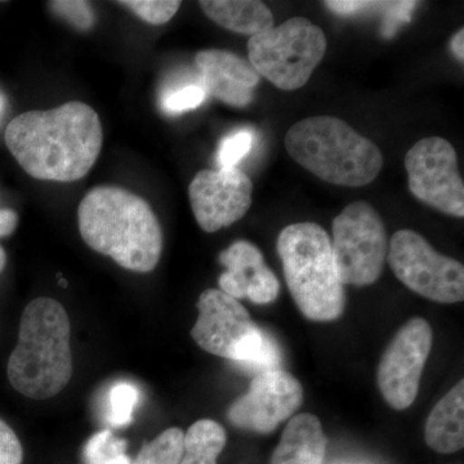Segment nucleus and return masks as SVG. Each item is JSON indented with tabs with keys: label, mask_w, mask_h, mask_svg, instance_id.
<instances>
[{
	"label": "nucleus",
	"mask_w": 464,
	"mask_h": 464,
	"mask_svg": "<svg viewBox=\"0 0 464 464\" xmlns=\"http://www.w3.org/2000/svg\"><path fill=\"white\" fill-rule=\"evenodd\" d=\"M5 141L33 179L74 182L96 164L103 130L94 109L70 101L56 109L33 110L16 116L5 130Z\"/></svg>",
	"instance_id": "nucleus-1"
},
{
	"label": "nucleus",
	"mask_w": 464,
	"mask_h": 464,
	"mask_svg": "<svg viewBox=\"0 0 464 464\" xmlns=\"http://www.w3.org/2000/svg\"><path fill=\"white\" fill-rule=\"evenodd\" d=\"M79 231L91 249L134 273H150L163 252V232L154 210L139 195L100 186L78 208Z\"/></svg>",
	"instance_id": "nucleus-2"
},
{
	"label": "nucleus",
	"mask_w": 464,
	"mask_h": 464,
	"mask_svg": "<svg viewBox=\"0 0 464 464\" xmlns=\"http://www.w3.org/2000/svg\"><path fill=\"white\" fill-rule=\"evenodd\" d=\"M70 320L60 302L34 299L21 317L18 342L8 360L12 387L26 398L51 399L72 377Z\"/></svg>",
	"instance_id": "nucleus-3"
},
{
	"label": "nucleus",
	"mask_w": 464,
	"mask_h": 464,
	"mask_svg": "<svg viewBox=\"0 0 464 464\" xmlns=\"http://www.w3.org/2000/svg\"><path fill=\"white\" fill-rule=\"evenodd\" d=\"M285 148L299 166L344 188L369 185L383 168L377 145L334 116L302 119L286 133Z\"/></svg>",
	"instance_id": "nucleus-4"
},
{
	"label": "nucleus",
	"mask_w": 464,
	"mask_h": 464,
	"mask_svg": "<svg viewBox=\"0 0 464 464\" xmlns=\"http://www.w3.org/2000/svg\"><path fill=\"white\" fill-rule=\"evenodd\" d=\"M276 248L286 285L302 315L319 323L340 319L346 295L328 232L314 222L289 225L280 232Z\"/></svg>",
	"instance_id": "nucleus-5"
},
{
	"label": "nucleus",
	"mask_w": 464,
	"mask_h": 464,
	"mask_svg": "<svg viewBox=\"0 0 464 464\" xmlns=\"http://www.w3.org/2000/svg\"><path fill=\"white\" fill-rule=\"evenodd\" d=\"M198 310L199 317L191 329L198 346L256 375L279 371L282 353L276 341L253 322L237 299L219 289H207L200 295Z\"/></svg>",
	"instance_id": "nucleus-6"
},
{
	"label": "nucleus",
	"mask_w": 464,
	"mask_h": 464,
	"mask_svg": "<svg viewBox=\"0 0 464 464\" xmlns=\"http://www.w3.org/2000/svg\"><path fill=\"white\" fill-rule=\"evenodd\" d=\"M325 34L304 17H292L282 25L250 36L249 63L275 87L295 91L304 87L325 56Z\"/></svg>",
	"instance_id": "nucleus-7"
},
{
	"label": "nucleus",
	"mask_w": 464,
	"mask_h": 464,
	"mask_svg": "<svg viewBox=\"0 0 464 464\" xmlns=\"http://www.w3.org/2000/svg\"><path fill=\"white\" fill-rule=\"evenodd\" d=\"M333 256L343 285L368 286L380 279L389 240L380 213L371 204H348L333 222Z\"/></svg>",
	"instance_id": "nucleus-8"
},
{
	"label": "nucleus",
	"mask_w": 464,
	"mask_h": 464,
	"mask_svg": "<svg viewBox=\"0 0 464 464\" xmlns=\"http://www.w3.org/2000/svg\"><path fill=\"white\" fill-rule=\"evenodd\" d=\"M387 261L400 282L420 297L439 304L463 301V265L440 255L418 232H395L389 243Z\"/></svg>",
	"instance_id": "nucleus-9"
},
{
	"label": "nucleus",
	"mask_w": 464,
	"mask_h": 464,
	"mask_svg": "<svg viewBox=\"0 0 464 464\" xmlns=\"http://www.w3.org/2000/svg\"><path fill=\"white\" fill-rule=\"evenodd\" d=\"M409 188L417 199L445 215L463 218L464 183L456 149L448 140L429 137L406 152Z\"/></svg>",
	"instance_id": "nucleus-10"
},
{
	"label": "nucleus",
	"mask_w": 464,
	"mask_h": 464,
	"mask_svg": "<svg viewBox=\"0 0 464 464\" xmlns=\"http://www.w3.org/2000/svg\"><path fill=\"white\" fill-rule=\"evenodd\" d=\"M431 346V325L422 317H413L384 351L378 366V387L387 404L396 411L408 409L417 399Z\"/></svg>",
	"instance_id": "nucleus-11"
},
{
	"label": "nucleus",
	"mask_w": 464,
	"mask_h": 464,
	"mask_svg": "<svg viewBox=\"0 0 464 464\" xmlns=\"http://www.w3.org/2000/svg\"><path fill=\"white\" fill-rule=\"evenodd\" d=\"M304 404V387L288 372L257 374L249 391L230 406L227 418L237 429L268 435L292 418Z\"/></svg>",
	"instance_id": "nucleus-12"
},
{
	"label": "nucleus",
	"mask_w": 464,
	"mask_h": 464,
	"mask_svg": "<svg viewBox=\"0 0 464 464\" xmlns=\"http://www.w3.org/2000/svg\"><path fill=\"white\" fill-rule=\"evenodd\" d=\"M253 183L237 168L200 170L188 188L198 225L217 232L239 221L252 206Z\"/></svg>",
	"instance_id": "nucleus-13"
},
{
	"label": "nucleus",
	"mask_w": 464,
	"mask_h": 464,
	"mask_svg": "<svg viewBox=\"0 0 464 464\" xmlns=\"http://www.w3.org/2000/svg\"><path fill=\"white\" fill-rule=\"evenodd\" d=\"M219 262L226 267L218 279L219 290L230 297L248 298L256 304H273L279 297V279L255 244L235 241L219 255Z\"/></svg>",
	"instance_id": "nucleus-14"
},
{
	"label": "nucleus",
	"mask_w": 464,
	"mask_h": 464,
	"mask_svg": "<svg viewBox=\"0 0 464 464\" xmlns=\"http://www.w3.org/2000/svg\"><path fill=\"white\" fill-rule=\"evenodd\" d=\"M195 63L207 96L232 108L250 105L261 76L248 60L230 51L204 50L197 54Z\"/></svg>",
	"instance_id": "nucleus-15"
},
{
	"label": "nucleus",
	"mask_w": 464,
	"mask_h": 464,
	"mask_svg": "<svg viewBox=\"0 0 464 464\" xmlns=\"http://www.w3.org/2000/svg\"><path fill=\"white\" fill-rule=\"evenodd\" d=\"M326 445L328 440L316 415H295L286 424L271 464H323Z\"/></svg>",
	"instance_id": "nucleus-16"
},
{
	"label": "nucleus",
	"mask_w": 464,
	"mask_h": 464,
	"mask_svg": "<svg viewBox=\"0 0 464 464\" xmlns=\"http://www.w3.org/2000/svg\"><path fill=\"white\" fill-rule=\"evenodd\" d=\"M424 438L432 450L453 454L464 447V381L457 383L432 409Z\"/></svg>",
	"instance_id": "nucleus-17"
},
{
	"label": "nucleus",
	"mask_w": 464,
	"mask_h": 464,
	"mask_svg": "<svg viewBox=\"0 0 464 464\" xmlns=\"http://www.w3.org/2000/svg\"><path fill=\"white\" fill-rule=\"evenodd\" d=\"M204 14L230 32L255 36L274 27V14L257 0H203Z\"/></svg>",
	"instance_id": "nucleus-18"
},
{
	"label": "nucleus",
	"mask_w": 464,
	"mask_h": 464,
	"mask_svg": "<svg viewBox=\"0 0 464 464\" xmlns=\"http://www.w3.org/2000/svg\"><path fill=\"white\" fill-rule=\"evenodd\" d=\"M226 440L227 436L221 424L212 420H198L185 433L179 464H217Z\"/></svg>",
	"instance_id": "nucleus-19"
},
{
	"label": "nucleus",
	"mask_w": 464,
	"mask_h": 464,
	"mask_svg": "<svg viewBox=\"0 0 464 464\" xmlns=\"http://www.w3.org/2000/svg\"><path fill=\"white\" fill-rule=\"evenodd\" d=\"M183 438L185 433L179 427L168 429L143 445L130 464H179L183 454Z\"/></svg>",
	"instance_id": "nucleus-20"
},
{
	"label": "nucleus",
	"mask_w": 464,
	"mask_h": 464,
	"mask_svg": "<svg viewBox=\"0 0 464 464\" xmlns=\"http://www.w3.org/2000/svg\"><path fill=\"white\" fill-rule=\"evenodd\" d=\"M127 447V441L110 430L94 433L84 447V464H130Z\"/></svg>",
	"instance_id": "nucleus-21"
},
{
	"label": "nucleus",
	"mask_w": 464,
	"mask_h": 464,
	"mask_svg": "<svg viewBox=\"0 0 464 464\" xmlns=\"http://www.w3.org/2000/svg\"><path fill=\"white\" fill-rule=\"evenodd\" d=\"M140 401V390L128 381L116 382L108 392V420L112 427L128 426Z\"/></svg>",
	"instance_id": "nucleus-22"
},
{
	"label": "nucleus",
	"mask_w": 464,
	"mask_h": 464,
	"mask_svg": "<svg viewBox=\"0 0 464 464\" xmlns=\"http://www.w3.org/2000/svg\"><path fill=\"white\" fill-rule=\"evenodd\" d=\"M255 132L249 128L235 130L219 143L217 163L219 169H231L249 154L255 145Z\"/></svg>",
	"instance_id": "nucleus-23"
},
{
	"label": "nucleus",
	"mask_w": 464,
	"mask_h": 464,
	"mask_svg": "<svg viewBox=\"0 0 464 464\" xmlns=\"http://www.w3.org/2000/svg\"><path fill=\"white\" fill-rule=\"evenodd\" d=\"M207 97V92L204 91L203 85L183 84L164 92L160 105L167 114L179 115L199 108Z\"/></svg>",
	"instance_id": "nucleus-24"
},
{
	"label": "nucleus",
	"mask_w": 464,
	"mask_h": 464,
	"mask_svg": "<svg viewBox=\"0 0 464 464\" xmlns=\"http://www.w3.org/2000/svg\"><path fill=\"white\" fill-rule=\"evenodd\" d=\"M119 5L130 9L141 20L151 25H163L172 20L181 7L177 0H125Z\"/></svg>",
	"instance_id": "nucleus-25"
},
{
	"label": "nucleus",
	"mask_w": 464,
	"mask_h": 464,
	"mask_svg": "<svg viewBox=\"0 0 464 464\" xmlns=\"http://www.w3.org/2000/svg\"><path fill=\"white\" fill-rule=\"evenodd\" d=\"M50 8L81 32H88L96 24V14L90 3L81 0H56L50 2Z\"/></svg>",
	"instance_id": "nucleus-26"
},
{
	"label": "nucleus",
	"mask_w": 464,
	"mask_h": 464,
	"mask_svg": "<svg viewBox=\"0 0 464 464\" xmlns=\"http://www.w3.org/2000/svg\"><path fill=\"white\" fill-rule=\"evenodd\" d=\"M24 449L16 433L0 420V464H21Z\"/></svg>",
	"instance_id": "nucleus-27"
},
{
	"label": "nucleus",
	"mask_w": 464,
	"mask_h": 464,
	"mask_svg": "<svg viewBox=\"0 0 464 464\" xmlns=\"http://www.w3.org/2000/svg\"><path fill=\"white\" fill-rule=\"evenodd\" d=\"M324 5L332 9L334 14L342 16H353L360 12L372 11V9H384L389 2H355V0H335V2H325Z\"/></svg>",
	"instance_id": "nucleus-28"
},
{
	"label": "nucleus",
	"mask_w": 464,
	"mask_h": 464,
	"mask_svg": "<svg viewBox=\"0 0 464 464\" xmlns=\"http://www.w3.org/2000/svg\"><path fill=\"white\" fill-rule=\"evenodd\" d=\"M18 225V216L14 209H0V237L14 234Z\"/></svg>",
	"instance_id": "nucleus-29"
},
{
	"label": "nucleus",
	"mask_w": 464,
	"mask_h": 464,
	"mask_svg": "<svg viewBox=\"0 0 464 464\" xmlns=\"http://www.w3.org/2000/svg\"><path fill=\"white\" fill-rule=\"evenodd\" d=\"M450 50L453 52L454 56L460 63L464 61V29H460L459 32L453 36L450 42Z\"/></svg>",
	"instance_id": "nucleus-30"
},
{
	"label": "nucleus",
	"mask_w": 464,
	"mask_h": 464,
	"mask_svg": "<svg viewBox=\"0 0 464 464\" xmlns=\"http://www.w3.org/2000/svg\"><path fill=\"white\" fill-rule=\"evenodd\" d=\"M5 265H7V255H5V250L3 249V246H0V273L5 270Z\"/></svg>",
	"instance_id": "nucleus-31"
}]
</instances>
